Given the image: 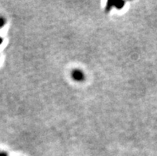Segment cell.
I'll use <instances>...</instances> for the list:
<instances>
[{
  "label": "cell",
  "mask_w": 157,
  "mask_h": 156,
  "mask_svg": "<svg viewBox=\"0 0 157 156\" xmlns=\"http://www.w3.org/2000/svg\"><path fill=\"white\" fill-rule=\"evenodd\" d=\"M72 77L75 81H82L85 79V75H84L83 72L79 69H74V71L72 72Z\"/></svg>",
  "instance_id": "2"
},
{
  "label": "cell",
  "mask_w": 157,
  "mask_h": 156,
  "mask_svg": "<svg viewBox=\"0 0 157 156\" xmlns=\"http://www.w3.org/2000/svg\"><path fill=\"white\" fill-rule=\"evenodd\" d=\"M5 22H6L5 19L2 17H0V28H2L5 25Z\"/></svg>",
  "instance_id": "3"
},
{
  "label": "cell",
  "mask_w": 157,
  "mask_h": 156,
  "mask_svg": "<svg viewBox=\"0 0 157 156\" xmlns=\"http://www.w3.org/2000/svg\"><path fill=\"white\" fill-rule=\"evenodd\" d=\"M124 5V2L123 1H108L107 6H106V10H109L113 6H116L118 9H121L123 8Z\"/></svg>",
  "instance_id": "1"
},
{
  "label": "cell",
  "mask_w": 157,
  "mask_h": 156,
  "mask_svg": "<svg viewBox=\"0 0 157 156\" xmlns=\"http://www.w3.org/2000/svg\"><path fill=\"white\" fill-rule=\"evenodd\" d=\"M0 156H6V154L4 153H0Z\"/></svg>",
  "instance_id": "4"
}]
</instances>
